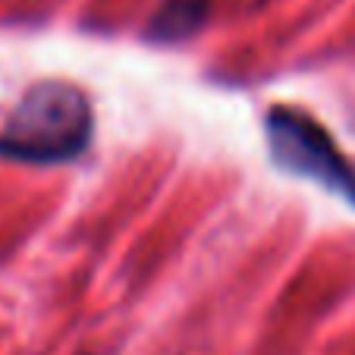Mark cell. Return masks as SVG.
Here are the masks:
<instances>
[{"instance_id":"obj_1","label":"cell","mask_w":355,"mask_h":355,"mask_svg":"<svg viewBox=\"0 0 355 355\" xmlns=\"http://www.w3.org/2000/svg\"><path fill=\"white\" fill-rule=\"evenodd\" d=\"M94 139V110L88 94L67 79H41L10 110L0 129V157L16 164L76 161Z\"/></svg>"},{"instance_id":"obj_3","label":"cell","mask_w":355,"mask_h":355,"mask_svg":"<svg viewBox=\"0 0 355 355\" xmlns=\"http://www.w3.org/2000/svg\"><path fill=\"white\" fill-rule=\"evenodd\" d=\"M211 0H164L148 22V38L157 44H180L205 28Z\"/></svg>"},{"instance_id":"obj_2","label":"cell","mask_w":355,"mask_h":355,"mask_svg":"<svg viewBox=\"0 0 355 355\" xmlns=\"http://www.w3.org/2000/svg\"><path fill=\"white\" fill-rule=\"evenodd\" d=\"M264 135L277 167L318 182L355 208V167L315 116L277 104L264 114Z\"/></svg>"}]
</instances>
